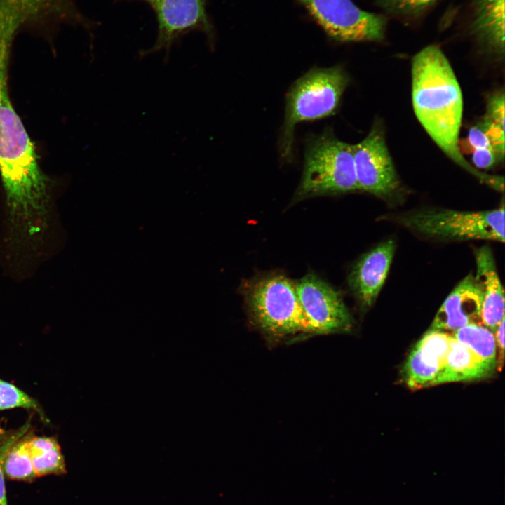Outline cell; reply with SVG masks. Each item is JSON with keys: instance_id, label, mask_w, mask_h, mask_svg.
<instances>
[{"instance_id": "obj_16", "label": "cell", "mask_w": 505, "mask_h": 505, "mask_svg": "<svg viewBox=\"0 0 505 505\" xmlns=\"http://www.w3.org/2000/svg\"><path fill=\"white\" fill-rule=\"evenodd\" d=\"M469 31L485 49L504 53V0H473Z\"/></svg>"}, {"instance_id": "obj_25", "label": "cell", "mask_w": 505, "mask_h": 505, "mask_svg": "<svg viewBox=\"0 0 505 505\" xmlns=\"http://www.w3.org/2000/svg\"><path fill=\"white\" fill-rule=\"evenodd\" d=\"M499 160L497 154L491 148L475 149L472 154L473 163L478 168H490Z\"/></svg>"}, {"instance_id": "obj_19", "label": "cell", "mask_w": 505, "mask_h": 505, "mask_svg": "<svg viewBox=\"0 0 505 505\" xmlns=\"http://www.w3.org/2000/svg\"><path fill=\"white\" fill-rule=\"evenodd\" d=\"M487 363L497 366V345L494 332L483 324H471L451 333Z\"/></svg>"}, {"instance_id": "obj_12", "label": "cell", "mask_w": 505, "mask_h": 505, "mask_svg": "<svg viewBox=\"0 0 505 505\" xmlns=\"http://www.w3.org/2000/svg\"><path fill=\"white\" fill-rule=\"evenodd\" d=\"M450 347L444 333L429 330L417 343L404 365V379L410 388L417 389L437 384Z\"/></svg>"}, {"instance_id": "obj_10", "label": "cell", "mask_w": 505, "mask_h": 505, "mask_svg": "<svg viewBox=\"0 0 505 505\" xmlns=\"http://www.w3.org/2000/svg\"><path fill=\"white\" fill-rule=\"evenodd\" d=\"M309 334L349 332L352 318L339 293L317 276L309 274L295 282Z\"/></svg>"}, {"instance_id": "obj_2", "label": "cell", "mask_w": 505, "mask_h": 505, "mask_svg": "<svg viewBox=\"0 0 505 505\" xmlns=\"http://www.w3.org/2000/svg\"><path fill=\"white\" fill-rule=\"evenodd\" d=\"M412 100L415 114L429 135L455 163L494 188L503 189L499 176L481 173L462 156L459 134L462 117L461 88L440 48L430 45L412 60Z\"/></svg>"}, {"instance_id": "obj_7", "label": "cell", "mask_w": 505, "mask_h": 505, "mask_svg": "<svg viewBox=\"0 0 505 505\" xmlns=\"http://www.w3.org/2000/svg\"><path fill=\"white\" fill-rule=\"evenodd\" d=\"M402 223L410 230L433 239L504 241V205L477 212L426 210L405 216Z\"/></svg>"}, {"instance_id": "obj_21", "label": "cell", "mask_w": 505, "mask_h": 505, "mask_svg": "<svg viewBox=\"0 0 505 505\" xmlns=\"http://www.w3.org/2000/svg\"><path fill=\"white\" fill-rule=\"evenodd\" d=\"M16 408L33 410L43 422H49L43 409L35 398L15 385L0 379V411Z\"/></svg>"}, {"instance_id": "obj_13", "label": "cell", "mask_w": 505, "mask_h": 505, "mask_svg": "<svg viewBox=\"0 0 505 505\" xmlns=\"http://www.w3.org/2000/svg\"><path fill=\"white\" fill-rule=\"evenodd\" d=\"M482 294L472 274L451 292L438 311L431 328L452 333L471 324H482Z\"/></svg>"}, {"instance_id": "obj_9", "label": "cell", "mask_w": 505, "mask_h": 505, "mask_svg": "<svg viewBox=\"0 0 505 505\" xmlns=\"http://www.w3.org/2000/svg\"><path fill=\"white\" fill-rule=\"evenodd\" d=\"M321 27L343 42L379 41L385 36L386 18L358 8L351 0H300Z\"/></svg>"}, {"instance_id": "obj_27", "label": "cell", "mask_w": 505, "mask_h": 505, "mask_svg": "<svg viewBox=\"0 0 505 505\" xmlns=\"http://www.w3.org/2000/svg\"><path fill=\"white\" fill-rule=\"evenodd\" d=\"M494 337L496 340V345L497 349H499V354H500V357L499 359V362L497 364V365H499V362L501 361V363L503 364L504 361V319L499 323L497 329L495 330L494 332Z\"/></svg>"}, {"instance_id": "obj_1", "label": "cell", "mask_w": 505, "mask_h": 505, "mask_svg": "<svg viewBox=\"0 0 505 505\" xmlns=\"http://www.w3.org/2000/svg\"><path fill=\"white\" fill-rule=\"evenodd\" d=\"M10 58V53L0 50V175L13 224L34 236L46 224L48 184L9 97Z\"/></svg>"}, {"instance_id": "obj_6", "label": "cell", "mask_w": 505, "mask_h": 505, "mask_svg": "<svg viewBox=\"0 0 505 505\" xmlns=\"http://www.w3.org/2000/svg\"><path fill=\"white\" fill-rule=\"evenodd\" d=\"M65 26L91 36L97 23L83 13L76 0H0V46L12 49L20 32L51 38Z\"/></svg>"}, {"instance_id": "obj_23", "label": "cell", "mask_w": 505, "mask_h": 505, "mask_svg": "<svg viewBox=\"0 0 505 505\" xmlns=\"http://www.w3.org/2000/svg\"><path fill=\"white\" fill-rule=\"evenodd\" d=\"M30 419L16 430L6 433L0 442V505H8L5 487L4 464L6 454L11 445L22 436L29 431Z\"/></svg>"}, {"instance_id": "obj_3", "label": "cell", "mask_w": 505, "mask_h": 505, "mask_svg": "<svg viewBox=\"0 0 505 505\" xmlns=\"http://www.w3.org/2000/svg\"><path fill=\"white\" fill-rule=\"evenodd\" d=\"M348 83V75L339 66L312 68L293 83L286 95L279 143L283 159L288 160L292 155L296 125L335 113Z\"/></svg>"}, {"instance_id": "obj_18", "label": "cell", "mask_w": 505, "mask_h": 505, "mask_svg": "<svg viewBox=\"0 0 505 505\" xmlns=\"http://www.w3.org/2000/svg\"><path fill=\"white\" fill-rule=\"evenodd\" d=\"M29 450L36 477L61 475L67 472L65 459L55 438L37 436L31 432Z\"/></svg>"}, {"instance_id": "obj_20", "label": "cell", "mask_w": 505, "mask_h": 505, "mask_svg": "<svg viewBox=\"0 0 505 505\" xmlns=\"http://www.w3.org/2000/svg\"><path fill=\"white\" fill-rule=\"evenodd\" d=\"M31 431L18 438L9 448L4 464L5 476L17 480H32L36 478L29 450Z\"/></svg>"}, {"instance_id": "obj_11", "label": "cell", "mask_w": 505, "mask_h": 505, "mask_svg": "<svg viewBox=\"0 0 505 505\" xmlns=\"http://www.w3.org/2000/svg\"><path fill=\"white\" fill-rule=\"evenodd\" d=\"M353 145L358 189L379 196L397 191L399 180L382 129L375 125L362 141Z\"/></svg>"}, {"instance_id": "obj_4", "label": "cell", "mask_w": 505, "mask_h": 505, "mask_svg": "<svg viewBox=\"0 0 505 505\" xmlns=\"http://www.w3.org/2000/svg\"><path fill=\"white\" fill-rule=\"evenodd\" d=\"M359 190L354 145L339 140L331 129L307 141L303 172L294 201Z\"/></svg>"}, {"instance_id": "obj_5", "label": "cell", "mask_w": 505, "mask_h": 505, "mask_svg": "<svg viewBox=\"0 0 505 505\" xmlns=\"http://www.w3.org/2000/svg\"><path fill=\"white\" fill-rule=\"evenodd\" d=\"M243 292L254 322L270 339L309 334L295 283L288 277L269 274L257 278L245 285Z\"/></svg>"}, {"instance_id": "obj_24", "label": "cell", "mask_w": 505, "mask_h": 505, "mask_svg": "<svg viewBox=\"0 0 505 505\" xmlns=\"http://www.w3.org/2000/svg\"><path fill=\"white\" fill-rule=\"evenodd\" d=\"M484 119L504 128V94L499 93L492 95L487 102Z\"/></svg>"}, {"instance_id": "obj_28", "label": "cell", "mask_w": 505, "mask_h": 505, "mask_svg": "<svg viewBox=\"0 0 505 505\" xmlns=\"http://www.w3.org/2000/svg\"><path fill=\"white\" fill-rule=\"evenodd\" d=\"M6 431H5L1 427H0V441L2 440Z\"/></svg>"}, {"instance_id": "obj_17", "label": "cell", "mask_w": 505, "mask_h": 505, "mask_svg": "<svg viewBox=\"0 0 505 505\" xmlns=\"http://www.w3.org/2000/svg\"><path fill=\"white\" fill-rule=\"evenodd\" d=\"M494 368L452 335L437 384L483 378L490 375Z\"/></svg>"}, {"instance_id": "obj_15", "label": "cell", "mask_w": 505, "mask_h": 505, "mask_svg": "<svg viewBox=\"0 0 505 505\" xmlns=\"http://www.w3.org/2000/svg\"><path fill=\"white\" fill-rule=\"evenodd\" d=\"M475 279L482 294V324L494 332L504 319V292L498 276L494 256L490 248L483 246L475 251Z\"/></svg>"}, {"instance_id": "obj_22", "label": "cell", "mask_w": 505, "mask_h": 505, "mask_svg": "<svg viewBox=\"0 0 505 505\" xmlns=\"http://www.w3.org/2000/svg\"><path fill=\"white\" fill-rule=\"evenodd\" d=\"M438 0H375L386 13L405 19L415 18L431 8Z\"/></svg>"}, {"instance_id": "obj_14", "label": "cell", "mask_w": 505, "mask_h": 505, "mask_svg": "<svg viewBox=\"0 0 505 505\" xmlns=\"http://www.w3.org/2000/svg\"><path fill=\"white\" fill-rule=\"evenodd\" d=\"M394 251L395 242L386 241L365 254L353 268L349 283L364 308L370 307L377 299L387 276Z\"/></svg>"}, {"instance_id": "obj_26", "label": "cell", "mask_w": 505, "mask_h": 505, "mask_svg": "<svg viewBox=\"0 0 505 505\" xmlns=\"http://www.w3.org/2000/svg\"><path fill=\"white\" fill-rule=\"evenodd\" d=\"M468 141L471 147L474 149L479 148L493 149L490 137L481 123L472 127L469 130Z\"/></svg>"}, {"instance_id": "obj_8", "label": "cell", "mask_w": 505, "mask_h": 505, "mask_svg": "<svg viewBox=\"0 0 505 505\" xmlns=\"http://www.w3.org/2000/svg\"><path fill=\"white\" fill-rule=\"evenodd\" d=\"M141 1L153 10L157 21V35L153 46L141 50L140 57L164 52L166 57L173 46L186 34L198 32L211 43L213 27L207 12L208 0H116Z\"/></svg>"}]
</instances>
